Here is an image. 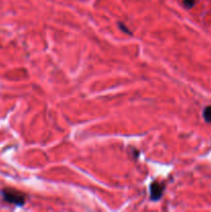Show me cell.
<instances>
[{"label": "cell", "instance_id": "cell-1", "mask_svg": "<svg viewBox=\"0 0 211 212\" xmlns=\"http://www.w3.org/2000/svg\"><path fill=\"white\" fill-rule=\"evenodd\" d=\"M2 196L6 202L12 203L15 205H24L25 203V196L18 191L12 188H4L2 191Z\"/></svg>", "mask_w": 211, "mask_h": 212}, {"label": "cell", "instance_id": "cell-2", "mask_svg": "<svg viewBox=\"0 0 211 212\" xmlns=\"http://www.w3.org/2000/svg\"><path fill=\"white\" fill-rule=\"evenodd\" d=\"M163 185L158 183V182H153L150 185V195H151V200H159L163 195Z\"/></svg>", "mask_w": 211, "mask_h": 212}, {"label": "cell", "instance_id": "cell-3", "mask_svg": "<svg viewBox=\"0 0 211 212\" xmlns=\"http://www.w3.org/2000/svg\"><path fill=\"white\" fill-rule=\"evenodd\" d=\"M203 117H204L205 121H207V122H211V106H208L204 109Z\"/></svg>", "mask_w": 211, "mask_h": 212}, {"label": "cell", "instance_id": "cell-4", "mask_svg": "<svg viewBox=\"0 0 211 212\" xmlns=\"http://www.w3.org/2000/svg\"><path fill=\"white\" fill-rule=\"evenodd\" d=\"M183 3L186 7H192L196 3V0H184Z\"/></svg>", "mask_w": 211, "mask_h": 212}]
</instances>
